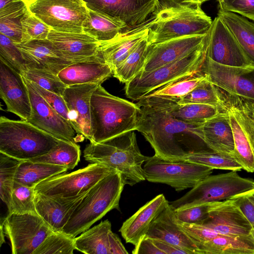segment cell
Listing matches in <instances>:
<instances>
[{
  "label": "cell",
  "instance_id": "31",
  "mask_svg": "<svg viewBox=\"0 0 254 254\" xmlns=\"http://www.w3.org/2000/svg\"><path fill=\"white\" fill-rule=\"evenodd\" d=\"M200 254H254V238L250 235L219 234L201 245Z\"/></svg>",
  "mask_w": 254,
  "mask_h": 254
},
{
  "label": "cell",
  "instance_id": "8",
  "mask_svg": "<svg viewBox=\"0 0 254 254\" xmlns=\"http://www.w3.org/2000/svg\"><path fill=\"white\" fill-rule=\"evenodd\" d=\"M253 189V180L243 178L237 171H231L207 176L170 204L177 209L205 202L222 201Z\"/></svg>",
  "mask_w": 254,
  "mask_h": 254
},
{
  "label": "cell",
  "instance_id": "19",
  "mask_svg": "<svg viewBox=\"0 0 254 254\" xmlns=\"http://www.w3.org/2000/svg\"><path fill=\"white\" fill-rule=\"evenodd\" d=\"M0 96L6 110L21 120L27 121L31 116L29 95L22 76L0 59Z\"/></svg>",
  "mask_w": 254,
  "mask_h": 254
},
{
  "label": "cell",
  "instance_id": "28",
  "mask_svg": "<svg viewBox=\"0 0 254 254\" xmlns=\"http://www.w3.org/2000/svg\"><path fill=\"white\" fill-rule=\"evenodd\" d=\"M218 107L220 112L201 125L203 139L211 150L234 158V141L229 115L224 108Z\"/></svg>",
  "mask_w": 254,
  "mask_h": 254
},
{
  "label": "cell",
  "instance_id": "57",
  "mask_svg": "<svg viewBox=\"0 0 254 254\" xmlns=\"http://www.w3.org/2000/svg\"><path fill=\"white\" fill-rule=\"evenodd\" d=\"M172 1L184 4H200L201 5L202 3L210 0H170Z\"/></svg>",
  "mask_w": 254,
  "mask_h": 254
},
{
  "label": "cell",
  "instance_id": "24",
  "mask_svg": "<svg viewBox=\"0 0 254 254\" xmlns=\"http://www.w3.org/2000/svg\"><path fill=\"white\" fill-rule=\"evenodd\" d=\"M15 44L21 51L27 68L45 70L58 75L64 68L73 64L65 58L47 39Z\"/></svg>",
  "mask_w": 254,
  "mask_h": 254
},
{
  "label": "cell",
  "instance_id": "7",
  "mask_svg": "<svg viewBox=\"0 0 254 254\" xmlns=\"http://www.w3.org/2000/svg\"><path fill=\"white\" fill-rule=\"evenodd\" d=\"M207 45L208 39L203 47L184 58L149 71L141 70L126 84L127 97L138 101L170 82L200 71L206 58Z\"/></svg>",
  "mask_w": 254,
  "mask_h": 254
},
{
  "label": "cell",
  "instance_id": "53",
  "mask_svg": "<svg viewBox=\"0 0 254 254\" xmlns=\"http://www.w3.org/2000/svg\"><path fill=\"white\" fill-rule=\"evenodd\" d=\"M254 228V189L232 197Z\"/></svg>",
  "mask_w": 254,
  "mask_h": 254
},
{
  "label": "cell",
  "instance_id": "54",
  "mask_svg": "<svg viewBox=\"0 0 254 254\" xmlns=\"http://www.w3.org/2000/svg\"><path fill=\"white\" fill-rule=\"evenodd\" d=\"M134 246L132 252L133 254H164L152 239L146 235Z\"/></svg>",
  "mask_w": 254,
  "mask_h": 254
},
{
  "label": "cell",
  "instance_id": "60",
  "mask_svg": "<svg viewBox=\"0 0 254 254\" xmlns=\"http://www.w3.org/2000/svg\"><path fill=\"white\" fill-rule=\"evenodd\" d=\"M27 3L32 0H24Z\"/></svg>",
  "mask_w": 254,
  "mask_h": 254
},
{
  "label": "cell",
  "instance_id": "26",
  "mask_svg": "<svg viewBox=\"0 0 254 254\" xmlns=\"http://www.w3.org/2000/svg\"><path fill=\"white\" fill-rule=\"evenodd\" d=\"M90 190L71 197H50L36 193V212L53 231L63 232L73 212Z\"/></svg>",
  "mask_w": 254,
  "mask_h": 254
},
{
  "label": "cell",
  "instance_id": "41",
  "mask_svg": "<svg viewBox=\"0 0 254 254\" xmlns=\"http://www.w3.org/2000/svg\"><path fill=\"white\" fill-rule=\"evenodd\" d=\"M21 161L0 153V195L9 207L16 172Z\"/></svg>",
  "mask_w": 254,
  "mask_h": 254
},
{
  "label": "cell",
  "instance_id": "6",
  "mask_svg": "<svg viewBox=\"0 0 254 254\" xmlns=\"http://www.w3.org/2000/svg\"><path fill=\"white\" fill-rule=\"evenodd\" d=\"M61 140L26 120L0 118V153L18 160L43 155Z\"/></svg>",
  "mask_w": 254,
  "mask_h": 254
},
{
  "label": "cell",
  "instance_id": "22",
  "mask_svg": "<svg viewBox=\"0 0 254 254\" xmlns=\"http://www.w3.org/2000/svg\"><path fill=\"white\" fill-rule=\"evenodd\" d=\"M217 233L248 236L253 227L233 198L221 201L213 207L201 224Z\"/></svg>",
  "mask_w": 254,
  "mask_h": 254
},
{
  "label": "cell",
  "instance_id": "29",
  "mask_svg": "<svg viewBox=\"0 0 254 254\" xmlns=\"http://www.w3.org/2000/svg\"><path fill=\"white\" fill-rule=\"evenodd\" d=\"M113 74L111 67L102 58L70 64L58 74L66 86L90 83H101Z\"/></svg>",
  "mask_w": 254,
  "mask_h": 254
},
{
  "label": "cell",
  "instance_id": "32",
  "mask_svg": "<svg viewBox=\"0 0 254 254\" xmlns=\"http://www.w3.org/2000/svg\"><path fill=\"white\" fill-rule=\"evenodd\" d=\"M111 223L106 219L74 238L75 250L87 254H110Z\"/></svg>",
  "mask_w": 254,
  "mask_h": 254
},
{
  "label": "cell",
  "instance_id": "30",
  "mask_svg": "<svg viewBox=\"0 0 254 254\" xmlns=\"http://www.w3.org/2000/svg\"><path fill=\"white\" fill-rule=\"evenodd\" d=\"M217 16L232 33L251 65L254 66V23L235 13L220 9Z\"/></svg>",
  "mask_w": 254,
  "mask_h": 254
},
{
  "label": "cell",
  "instance_id": "2",
  "mask_svg": "<svg viewBox=\"0 0 254 254\" xmlns=\"http://www.w3.org/2000/svg\"><path fill=\"white\" fill-rule=\"evenodd\" d=\"M134 131L100 143L90 142L83 151L84 159L119 172L125 185L132 186L144 181L142 164L149 157L141 153Z\"/></svg>",
  "mask_w": 254,
  "mask_h": 254
},
{
  "label": "cell",
  "instance_id": "20",
  "mask_svg": "<svg viewBox=\"0 0 254 254\" xmlns=\"http://www.w3.org/2000/svg\"><path fill=\"white\" fill-rule=\"evenodd\" d=\"M101 83L67 86L63 97L68 111L69 122L76 133L91 141L90 99Z\"/></svg>",
  "mask_w": 254,
  "mask_h": 254
},
{
  "label": "cell",
  "instance_id": "38",
  "mask_svg": "<svg viewBox=\"0 0 254 254\" xmlns=\"http://www.w3.org/2000/svg\"><path fill=\"white\" fill-rule=\"evenodd\" d=\"M207 80V75L199 71L170 82L149 95L179 100Z\"/></svg>",
  "mask_w": 254,
  "mask_h": 254
},
{
  "label": "cell",
  "instance_id": "36",
  "mask_svg": "<svg viewBox=\"0 0 254 254\" xmlns=\"http://www.w3.org/2000/svg\"><path fill=\"white\" fill-rule=\"evenodd\" d=\"M149 45L147 36L113 70L114 76L125 84L134 78L144 67Z\"/></svg>",
  "mask_w": 254,
  "mask_h": 254
},
{
  "label": "cell",
  "instance_id": "51",
  "mask_svg": "<svg viewBox=\"0 0 254 254\" xmlns=\"http://www.w3.org/2000/svg\"><path fill=\"white\" fill-rule=\"evenodd\" d=\"M24 15L0 19V33L9 38L15 44L21 43V20Z\"/></svg>",
  "mask_w": 254,
  "mask_h": 254
},
{
  "label": "cell",
  "instance_id": "5",
  "mask_svg": "<svg viewBox=\"0 0 254 254\" xmlns=\"http://www.w3.org/2000/svg\"><path fill=\"white\" fill-rule=\"evenodd\" d=\"M125 186L118 172L103 178L84 197L63 232L74 238L110 211L114 209L120 211L119 201Z\"/></svg>",
  "mask_w": 254,
  "mask_h": 254
},
{
  "label": "cell",
  "instance_id": "16",
  "mask_svg": "<svg viewBox=\"0 0 254 254\" xmlns=\"http://www.w3.org/2000/svg\"><path fill=\"white\" fill-rule=\"evenodd\" d=\"M206 56L224 65L252 66L232 33L218 16L213 20L208 32Z\"/></svg>",
  "mask_w": 254,
  "mask_h": 254
},
{
  "label": "cell",
  "instance_id": "18",
  "mask_svg": "<svg viewBox=\"0 0 254 254\" xmlns=\"http://www.w3.org/2000/svg\"><path fill=\"white\" fill-rule=\"evenodd\" d=\"M219 97V106L227 110L229 115L234 141V158L243 169L254 173V129L240 110Z\"/></svg>",
  "mask_w": 254,
  "mask_h": 254
},
{
  "label": "cell",
  "instance_id": "40",
  "mask_svg": "<svg viewBox=\"0 0 254 254\" xmlns=\"http://www.w3.org/2000/svg\"><path fill=\"white\" fill-rule=\"evenodd\" d=\"M35 195V187H28L15 181L8 208V213H37Z\"/></svg>",
  "mask_w": 254,
  "mask_h": 254
},
{
  "label": "cell",
  "instance_id": "43",
  "mask_svg": "<svg viewBox=\"0 0 254 254\" xmlns=\"http://www.w3.org/2000/svg\"><path fill=\"white\" fill-rule=\"evenodd\" d=\"M178 103L201 104L219 107L220 100L216 86L207 80L179 100Z\"/></svg>",
  "mask_w": 254,
  "mask_h": 254
},
{
  "label": "cell",
  "instance_id": "13",
  "mask_svg": "<svg viewBox=\"0 0 254 254\" xmlns=\"http://www.w3.org/2000/svg\"><path fill=\"white\" fill-rule=\"evenodd\" d=\"M200 71L216 87L226 92L254 101V66L224 65L207 57Z\"/></svg>",
  "mask_w": 254,
  "mask_h": 254
},
{
  "label": "cell",
  "instance_id": "47",
  "mask_svg": "<svg viewBox=\"0 0 254 254\" xmlns=\"http://www.w3.org/2000/svg\"><path fill=\"white\" fill-rule=\"evenodd\" d=\"M21 23L22 42L33 40L46 39L51 29L29 10L24 14Z\"/></svg>",
  "mask_w": 254,
  "mask_h": 254
},
{
  "label": "cell",
  "instance_id": "27",
  "mask_svg": "<svg viewBox=\"0 0 254 254\" xmlns=\"http://www.w3.org/2000/svg\"><path fill=\"white\" fill-rule=\"evenodd\" d=\"M168 203L163 194H158L126 220L119 230L126 242L135 246L147 234L152 223Z\"/></svg>",
  "mask_w": 254,
  "mask_h": 254
},
{
  "label": "cell",
  "instance_id": "15",
  "mask_svg": "<svg viewBox=\"0 0 254 254\" xmlns=\"http://www.w3.org/2000/svg\"><path fill=\"white\" fill-rule=\"evenodd\" d=\"M92 10L125 23L129 28L142 24L159 0H83Z\"/></svg>",
  "mask_w": 254,
  "mask_h": 254
},
{
  "label": "cell",
  "instance_id": "56",
  "mask_svg": "<svg viewBox=\"0 0 254 254\" xmlns=\"http://www.w3.org/2000/svg\"><path fill=\"white\" fill-rule=\"evenodd\" d=\"M152 240L155 245L164 254H190L189 252L186 250L171 244L156 239H152Z\"/></svg>",
  "mask_w": 254,
  "mask_h": 254
},
{
  "label": "cell",
  "instance_id": "10",
  "mask_svg": "<svg viewBox=\"0 0 254 254\" xmlns=\"http://www.w3.org/2000/svg\"><path fill=\"white\" fill-rule=\"evenodd\" d=\"M27 6L31 13L52 30L83 32L88 13L83 0H32Z\"/></svg>",
  "mask_w": 254,
  "mask_h": 254
},
{
  "label": "cell",
  "instance_id": "3",
  "mask_svg": "<svg viewBox=\"0 0 254 254\" xmlns=\"http://www.w3.org/2000/svg\"><path fill=\"white\" fill-rule=\"evenodd\" d=\"M139 114L136 104L111 94L99 85L90 99V142H102L136 130Z\"/></svg>",
  "mask_w": 254,
  "mask_h": 254
},
{
  "label": "cell",
  "instance_id": "17",
  "mask_svg": "<svg viewBox=\"0 0 254 254\" xmlns=\"http://www.w3.org/2000/svg\"><path fill=\"white\" fill-rule=\"evenodd\" d=\"M208 36V33L183 36L150 45L142 71H149L184 58L203 47Z\"/></svg>",
  "mask_w": 254,
  "mask_h": 254
},
{
  "label": "cell",
  "instance_id": "35",
  "mask_svg": "<svg viewBox=\"0 0 254 254\" xmlns=\"http://www.w3.org/2000/svg\"><path fill=\"white\" fill-rule=\"evenodd\" d=\"M80 154V146L76 143L60 140L48 153L29 160L58 165L69 170L78 164Z\"/></svg>",
  "mask_w": 254,
  "mask_h": 254
},
{
  "label": "cell",
  "instance_id": "58",
  "mask_svg": "<svg viewBox=\"0 0 254 254\" xmlns=\"http://www.w3.org/2000/svg\"><path fill=\"white\" fill-rule=\"evenodd\" d=\"M4 233L3 224L2 222L0 221V246H1L2 243H4Z\"/></svg>",
  "mask_w": 254,
  "mask_h": 254
},
{
  "label": "cell",
  "instance_id": "14",
  "mask_svg": "<svg viewBox=\"0 0 254 254\" xmlns=\"http://www.w3.org/2000/svg\"><path fill=\"white\" fill-rule=\"evenodd\" d=\"M31 103V114L27 120L59 140L76 143L70 123L54 109L37 91L31 82L22 76Z\"/></svg>",
  "mask_w": 254,
  "mask_h": 254
},
{
  "label": "cell",
  "instance_id": "39",
  "mask_svg": "<svg viewBox=\"0 0 254 254\" xmlns=\"http://www.w3.org/2000/svg\"><path fill=\"white\" fill-rule=\"evenodd\" d=\"M181 161H188L207 166L213 169L240 171L242 168L234 157L223 155L213 150L193 153Z\"/></svg>",
  "mask_w": 254,
  "mask_h": 254
},
{
  "label": "cell",
  "instance_id": "48",
  "mask_svg": "<svg viewBox=\"0 0 254 254\" xmlns=\"http://www.w3.org/2000/svg\"><path fill=\"white\" fill-rule=\"evenodd\" d=\"M216 88L218 95L240 110L248 118L254 129V101L229 94L217 87Z\"/></svg>",
  "mask_w": 254,
  "mask_h": 254
},
{
  "label": "cell",
  "instance_id": "55",
  "mask_svg": "<svg viewBox=\"0 0 254 254\" xmlns=\"http://www.w3.org/2000/svg\"><path fill=\"white\" fill-rule=\"evenodd\" d=\"M110 254H127L128 253L119 236L111 231L109 234Z\"/></svg>",
  "mask_w": 254,
  "mask_h": 254
},
{
  "label": "cell",
  "instance_id": "49",
  "mask_svg": "<svg viewBox=\"0 0 254 254\" xmlns=\"http://www.w3.org/2000/svg\"><path fill=\"white\" fill-rule=\"evenodd\" d=\"M220 9L254 20V0H218Z\"/></svg>",
  "mask_w": 254,
  "mask_h": 254
},
{
  "label": "cell",
  "instance_id": "23",
  "mask_svg": "<svg viewBox=\"0 0 254 254\" xmlns=\"http://www.w3.org/2000/svg\"><path fill=\"white\" fill-rule=\"evenodd\" d=\"M47 39L68 61L73 63L101 57L100 42L84 32H65L51 29Z\"/></svg>",
  "mask_w": 254,
  "mask_h": 254
},
{
  "label": "cell",
  "instance_id": "52",
  "mask_svg": "<svg viewBox=\"0 0 254 254\" xmlns=\"http://www.w3.org/2000/svg\"><path fill=\"white\" fill-rule=\"evenodd\" d=\"M31 83L37 91L46 102L64 118L69 122L68 109L63 97L46 90L34 82H31Z\"/></svg>",
  "mask_w": 254,
  "mask_h": 254
},
{
  "label": "cell",
  "instance_id": "9",
  "mask_svg": "<svg viewBox=\"0 0 254 254\" xmlns=\"http://www.w3.org/2000/svg\"><path fill=\"white\" fill-rule=\"evenodd\" d=\"M143 168L146 180L166 184L178 191L192 188L213 170L185 161H168L156 155L148 157Z\"/></svg>",
  "mask_w": 254,
  "mask_h": 254
},
{
  "label": "cell",
  "instance_id": "11",
  "mask_svg": "<svg viewBox=\"0 0 254 254\" xmlns=\"http://www.w3.org/2000/svg\"><path fill=\"white\" fill-rule=\"evenodd\" d=\"M117 171L110 168L91 163L68 174L62 173L49 178L35 187L36 193L50 197H71L90 190L99 181Z\"/></svg>",
  "mask_w": 254,
  "mask_h": 254
},
{
  "label": "cell",
  "instance_id": "33",
  "mask_svg": "<svg viewBox=\"0 0 254 254\" xmlns=\"http://www.w3.org/2000/svg\"><path fill=\"white\" fill-rule=\"evenodd\" d=\"M129 28L125 23L88 9L83 32L100 42L110 40Z\"/></svg>",
  "mask_w": 254,
  "mask_h": 254
},
{
  "label": "cell",
  "instance_id": "12",
  "mask_svg": "<svg viewBox=\"0 0 254 254\" xmlns=\"http://www.w3.org/2000/svg\"><path fill=\"white\" fill-rule=\"evenodd\" d=\"M1 222L12 254H33L53 231L37 213H8Z\"/></svg>",
  "mask_w": 254,
  "mask_h": 254
},
{
  "label": "cell",
  "instance_id": "46",
  "mask_svg": "<svg viewBox=\"0 0 254 254\" xmlns=\"http://www.w3.org/2000/svg\"><path fill=\"white\" fill-rule=\"evenodd\" d=\"M220 202H205L175 209L176 218L179 223L201 225L208 217L211 209Z\"/></svg>",
  "mask_w": 254,
  "mask_h": 254
},
{
  "label": "cell",
  "instance_id": "25",
  "mask_svg": "<svg viewBox=\"0 0 254 254\" xmlns=\"http://www.w3.org/2000/svg\"><path fill=\"white\" fill-rule=\"evenodd\" d=\"M146 236L182 248L190 254H200L194 241L179 224L170 202L152 223Z\"/></svg>",
  "mask_w": 254,
  "mask_h": 254
},
{
  "label": "cell",
  "instance_id": "34",
  "mask_svg": "<svg viewBox=\"0 0 254 254\" xmlns=\"http://www.w3.org/2000/svg\"><path fill=\"white\" fill-rule=\"evenodd\" d=\"M68 169L45 163L21 161L17 168L15 181L30 187H35L43 181L64 173Z\"/></svg>",
  "mask_w": 254,
  "mask_h": 254
},
{
  "label": "cell",
  "instance_id": "44",
  "mask_svg": "<svg viewBox=\"0 0 254 254\" xmlns=\"http://www.w3.org/2000/svg\"><path fill=\"white\" fill-rule=\"evenodd\" d=\"M21 75L30 81L61 96H63L67 86L58 75L45 70L27 68Z\"/></svg>",
  "mask_w": 254,
  "mask_h": 254
},
{
  "label": "cell",
  "instance_id": "50",
  "mask_svg": "<svg viewBox=\"0 0 254 254\" xmlns=\"http://www.w3.org/2000/svg\"><path fill=\"white\" fill-rule=\"evenodd\" d=\"M179 223L194 241L198 249L201 245L219 235L213 230L202 225L187 223Z\"/></svg>",
  "mask_w": 254,
  "mask_h": 254
},
{
  "label": "cell",
  "instance_id": "42",
  "mask_svg": "<svg viewBox=\"0 0 254 254\" xmlns=\"http://www.w3.org/2000/svg\"><path fill=\"white\" fill-rule=\"evenodd\" d=\"M74 238L64 232L53 231L34 252L33 254H73Z\"/></svg>",
  "mask_w": 254,
  "mask_h": 254
},
{
  "label": "cell",
  "instance_id": "21",
  "mask_svg": "<svg viewBox=\"0 0 254 254\" xmlns=\"http://www.w3.org/2000/svg\"><path fill=\"white\" fill-rule=\"evenodd\" d=\"M154 21L152 15L142 24L119 33L110 40L100 42L99 56L113 71L142 40L148 36Z\"/></svg>",
  "mask_w": 254,
  "mask_h": 254
},
{
  "label": "cell",
  "instance_id": "45",
  "mask_svg": "<svg viewBox=\"0 0 254 254\" xmlns=\"http://www.w3.org/2000/svg\"><path fill=\"white\" fill-rule=\"evenodd\" d=\"M0 59L20 74L27 69L26 62L20 50L9 38L1 33Z\"/></svg>",
  "mask_w": 254,
  "mask_h": 254
},
{
  "label": "cell",
  "instance_id": "1",
  "mask_svg": "<svg viewBox=\"0 0 254 254\" xmlns=\"http://www.w3.org/2000/svg\"><path fill=\"white\" fill-rule=\"evenodd\" d=\"M173 99L148 95L136 103L140 109L136 130L150 144L155 155L179 161L190 154L211 150L203 139L202 124L182 122L171 114Z\"/></svg>",
  "mask_w": 254,
  "mask_h": 254
},
{
  "label": "cell",
  "instance_id": "59",
  "mask_svg": "<svg viewBox=\"0 0 254 254\" xmlns=\"http://www.w3.org/2000/svg\"><path fill=\"white\" fill-rule=\"evenodd\" d=\"M252 234L254 238V228H253V230L252 231Z\"/></svg>",
  "mask_w": 254,
  "mask_h": 254
},
{
  "label": "cell",
  "instance_id": "4",
  "mask_svg": "<svg viewBox=\"0 0 254 254\" xmlns=\"http://www.w3.org/2000/svg\"><path fill=\"white\" fill-rule=\"evenodd\" d=\"M201 5L159 0L152 13L155 21L149 33L150 45L183 36L207 34L213 21Z\"/></svg>",
  "mask_w": 254,
  "mask_h": 254
},
{
  "label": "cell",
  "instance_id": "37",
  "mask_svg": "<svg viewBox=\"0 0 254 254\" xmlns=\"http://www.w3.org/2000/svg\"><path fill=\"white\" fill-rule=\"evenodd\" d=\"M173 99L171 112L177 120L184 122L202 124L220 112L218 107L201 104H179Z\"/></svg>",
  "mask_w": 254,
  "mask_h": 254
}]
</instances>
